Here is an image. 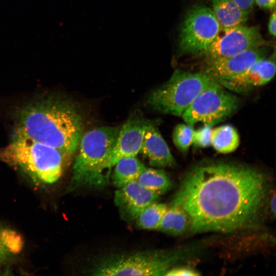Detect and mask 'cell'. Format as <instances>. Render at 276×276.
Listing matches in <instances>:
<instances>
[{
  "label": "cell",
  "instance_id": "6da1fadb",
  "mask_svg": "<svg viewBox=\"0 0 276 276\" xmlns=\"http://www.w3.org/2000/svg\"><path fill=\"white\" fill-rule=\"evenodd\" d=\"M266 191L265 177L254 168L208 163L190 170L172 202L186 211L192 231L227 232L255 216Z\"/></svg>",
  "mask_w": 276,
  "mask_h": 276
},
{
  "label": "cell",
  "instance_id": "7a4b0ae2",
  "mask_svg": "<svg viewBox=\"0 0 276 276\" xmlns=\"http://www.w3.org/2000/svg\"><path fill=\"white\" fill-rule=\"evenodd\" d=\"M15 133L71 156L83 134L82 119L67 101L46 98L32 102L16 113Z\"/></svg>",
  "mask_w": 276,
  "mask_h": 276
},
{
  "label": "cell",
  "instance_id": "3957f363",
  "mask_svg": "<svg viewBox=\"0 0 276 276\" xmlns=\"http://www.w3.org/2000/svg\"><path fill=\"white\" fill-rule=\"evenodd\" d=\"M119 130V126H102L82 134L73 165L68 190L82 187L100 188L107 183L109 177L104 173V165Z\"/></svg>",
  "mask_w": 276,
  "mask_h": 276
},
{
  "label": "cell",
  "instance_id": "277c9868",
  "mask_svg": "<svg viewBox=\"0 0 276 276\" xmlns=\"http://www.w3.org/2000/svg\"><path fill=\"white\" fill-rule=\"evenodd\" d=\"M65 155L58 149L15 133L0 150V159L34 181L52 184L61 177Z\"/></svg>",
  "mask_w": 276,
  "mask_h": 276
},
{
  "label": "cell",
  "instance_id": "5b68a950",
  "mask_svg": "<svg viewBox=\"0 0 276 276\" xmlns=\"http://www.w3.org/2000/svg\"><path fill=\"white\" fill-rule=\"evenodd\" d=\"M216 81L203 72L176 70L165 83L150 93L147 102L158 112L181 117L194 99Z\"/></svg>",
  "mask_w": 276,
  "mask_h": 276
},
{
  "label": "cell",
  "instance_id": "8992f818",
  "mask_svg": "<svg viewBox=\"0 0 276 276\" xmlns=\"http://www.w3.org/2000/svg\"><path fill=\"white\" fill-rule=\"evenodd\" d=\"M170 252L144 251L113 255L104 258L94 267V275H165L175 260Z\"/></svg>",
  "mask_w": 276,
  "mask_h": 276
},
{
  "label": "cell",
  "instance_id": "52a82bcc",
  "mask_svg": "<svg viewBox=\"0 0 276 276\" xmlns=\"http://www.w3.org/2000/svg\"><path fill=\"white\" fill-rule=\"evenodd\" d=\"M239 99L217 81L202 91L181 117L193 127L197 123L212 126L235 112Z\"/></svg>",
  "mask_w": 276,
  "mask_h": 276
},
{
  "label": "cell",
  "instance_id": "ba28073f",
  "mask_svg": "<svg viewBox=\"0 0 276 276\" xmlns=\"http://www.w3.org/2000/svg\"><path fill=\"white\" fill-rule=\"evenodd\" d=\"M220 32V25L211 9L201 5L192 6L180 28L179 54L200 55L213 43Z\"/></svg>",
  "mask_w": 276,
  "mask_h": 276
},
{
  "label": "cell",
  "instance_id": "9c48e42d",
  "mask_svg": "<svg viewBox=\"0 0 276 276\" xmlns=\"http://www.w3.org/2000/svg\"><path fill=\"white\" fill-rule=\"evenodd\" d=\"M209 47L199 56L204 59L228 57L271 45L262 37L257 26L237 27L223 31Z\"/></svg>",
  "mask_w": 276,
  "mask_h": 276
},
{
  "label": "cell",
  "instance_id": "30bf717a",
  "mask_svg": "<svg viewBox=\"0 0 276 276\" xmlns=\"http://www.w3.org/2000/svg\"><path fill=\"white\" fill-rule=\"evenodd\" d=\"M148 121L141 116L134 115L120 128L115 145L105 162V170L110 169L121 159L136 156L140 153Z\"/></svg>",
  "mask_w": 276,
  "mask_h": 276
},
{
  "label": "cell",
  "instance_id": "8fae6325",
  "mask_svg": "<svg viewBox=\"0 0 276 276\" xmlns=\"http://www.w3.org/2000/svg\"><path fill=\"white\" fill-rule=\"evenodd\" d=\"M266 47L228 57L206 59L202 72L216 80L236 76L245 72L259 60L265 58Z\"/></svg>",
  "mask_w": 276,
  "mask_h": 276
},
{
  "label": "cell",
  "instance_id": "7c38bea8",
  "mask_svg": "<svg viewBox=\"0 0 276 276\" xmlns=\"http://www.w3.org/2000/svg\"><path fill=\"white\" fill-rule=\"evenodd\" d=\"M119 189L115 192L114 202L122 217L128 221L135 220L146 207L157 202L160 197L137 181Z\"/></svg>",
  "mask_w": 276,
  "mask_h": 276
},
{
  "label": "cell",
  "instance_id": "4fadbf2b",
  "mask_svg": "<svg viewBox=\"0 0 276 276\" xmlns=\"http://www.w3.org/2000/svg\"><path fill=\"white\" fill-rule=\"evenodd\" d=\"M275 73V57L263 58L244 73L236 76L216 80L227 89L239 94L247 93L255 87L269 82Z\"/></svg>",
  "mask_w": 276,
  "mask_h": 276
},
{
  "label": "cell",
  "instance_id": "5bb4252c",
  "mask_svg": "<svg viewBox=\"0 0 276 276\" xmlns=\"http://www.w3.org/2000/svg\"><path fill=\"white\" fill-rule=\"evenodd\" d=\"M140 153L147 158L150 166L158 168L173 166L174 156L157 126L149 121Z\"/></svg>",
  "mask_w": 276,
  "mask_h": 276
},
{
  "label": "cell",
  "instance_id": "9a60e30c",
  "mask_svg": "<svg viewBox=\"0 0 276 276\" xmlns=\"http://www.w3.org/2000/svg\"><path fill=\"white\" fill-rule=\"evenodd\" d=\"M212 11L220 27V31L243 26L248 14L243 11L232 0H212Z\"/></svg>",
  "mask_w": 276,
  "mask_h": 276
},
{
  "label": "cell",
  "instance_id": "2e32d148",
  "mask_svg": "<svg viewBox=\"0 0 276 276\" xmlns=\"http://www.w3.org/2000/svg\"><path fill=\"white\" fill-rule=\"evenodd\" d=\"M113 167L112 181L113 185L118 188L136 181L146 168L135 156L123 158Z\"/></svg>",
  "mask_w": 276,
  "mask_h": 276
},
{
  "label": "cell",
  "instance_id": "e0dca14e",
  "mask_svg": "<svg viewBox=\"0 0 276 276\" xmlns=\"http://www.w3.org/2000/svg\"><path fill=\"white\" fill-rule=\"evenodd\" d=\"M240 139L237 130L231 125H224L212 129L211 145L220 153L227 154L239 147Z\"/></svg>",
  "mask_w": 276,
  "mask_h": 276
},
{
  "label": "cell",
  "instance_id": "ac0fdd59",
  "mask_svg": "<svg viewBox=\"0 0 276 276\" xmlns=\"http://www.w3.org/2000/svg\"><path fill=\"white\" fill-rule=\"evenodd\" d=\"M144 188L161 195L171 187V181L166 173L160 169L146 168L136 180Z\"/></svg>",
  "mask_w": 276,
  "mask_h": 276
},
{
  "label": "cell",
  "instance_id": "d6986e66",
  "mask_svg": "<svg viewBox=\"0 0 276 276\" xmlns=\"http://www.w3.org/2000/svg\"><path fill=\"white\" fill-rule=\"evenodd\" d=\"M168 206L155 202L146 207L136 219L137 226L143 229H157Z\"/></svg>",
  "mask_w": 276,
  "mask_h": 276
},
{
  "label": "cell",
  "instance_id": "ffe728a7",
  "mask_svg": "<svg viewBox=\"0 0 276 276\" xmlns=\"http://www.w3.org/2000/svg\"><path fill=\"white\" fill-rule=\"evenodd\" d=\"M22 247L21 237L15 232L0 224V264L18 253Z\"/></svg>",
  "mask_w": 276,
  "mask_h": 276
},
{
  "label": "cell",
  "instance_id": "44dd1931",
  "mask_svg": "<svg viewBox=\"0 0 276 276\" xmlns=\"http://www.w3.org/2000/svg\"><path fill=\"white\" fill-rule=\"evenodd\" d=\"M194 131L193 127L186 124L176 125L173 131L172 140L176 148L187 153L192 144Z\"/></svg>",
  "mask_w": 276,
  "mask_h": 276
},
{
  "label": "cell",
  "instance_id": "7402d4cb",
  "mask_svg": "<svg viewBox=\"0 0 276 276\" xmlns=\"http://www.w3.org/2000/svg\"><path fill=\"white\" fill-rule=\"evenodd\" d=\"M212 130V126L207 125H203V126L194 130L192 144L201 148L210 146Z\"/></svg>",
  "mask_w": 276,
  "mask_h": 276
},
{
  "label": "cell",
  "instance_id": "603a6c76",
  "mask_svg": "<svg viewBox=\"0 0 276 276\" xmlns=\"http://www.w3.org/2000/svg\"><path fill=\"white\" fill-rule=\"evenodd\" d=\"M178 205L174 225L170 233V234L173 235L182 234L190 225V219L188 214L181 206Z\"/></svg>",
  "mask_w": 276,
  "mask_h": 276
},
{
  "label": "cell",
  "instance_id": "cb8c5ba5",
  "mask_svg": "<svg viewBox=\"0 0 276 276\" xmlns=\"http://www.w3.org/2000/svg\"><path fill=\"white\" fill-rule=\"evenodd\" d=\"M199 274L192 270L187 268H176L169 269L165 275H175V276H182V275H198Z\"/></svg>",
  "mask_w": 276,
  "mask_h": 276
},
{
  "label": "cell",
  "instance_id": "d4e9b609",
  "mask_svg": "<svg viewBox=\"0 0 276 276\" xmlns=\"http://www.w3.org/2000/svg\"><path fill=\"white\" fill-rule=\"evenodd\" d=\"M243 11L249 14L254 7V0H232Z\"/></svg>",
  "mask_w": 276,
  "mask_h": 276
},
{
  "label": "cell",
  "instance_id": "484cf974",
  "mask_svg": "<svg viewBox=\"0 0 276 276\" xmlns=\"http://www.w3.org/2000/svg\"><path fill=\"white\" fill-rule=\"evenodd\" d=\"M254 2L261 8L272 9L275 8V0H254Z\"/></svg>",
  "mask_w": 276,
  "mask_h": 276
},
{
  "label": "cell",
  "instance_id": "4316f807",
  "mask_svg": "<svg viewBox=\"0 0 276 276\" xmlns=\"http://www.w3.org/2000/svg\"><path fill=\"white\" fill-rule=\"evenodd\" d=\"M268 31L270 34L275 37V8L270 16L268 23Z\"/></svg>",
  "mask_w": 276,
  "mask_h": 276
},
{
  "label": "cell",
  "instance_id": "83f0119b",
  "mask_svg": "<svg viewBox=\"0 0 276 276\" xmlns=\"http://www.w3.org/2000/svg\"><path fill=\"white\" fill-rule=\"evenodd\" d=\"M270 211L274 216L275 214V194H274L270 201Z\"/></svg>",
  "mask_w": 276,
  "mask_h": 276
}]
</instances>
